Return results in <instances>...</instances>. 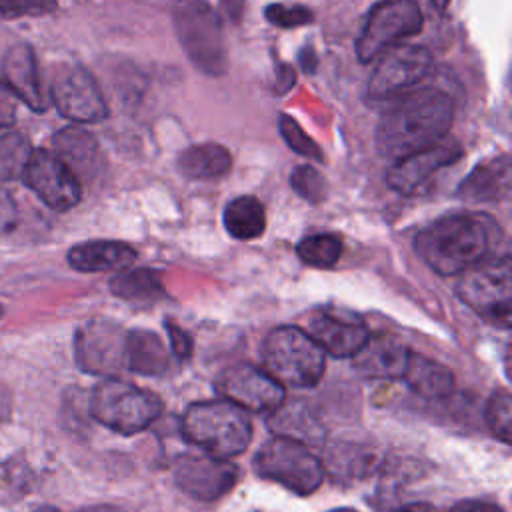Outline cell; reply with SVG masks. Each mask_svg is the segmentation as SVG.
<instances>
[{
	"instance_id": "cell-3",
	"label": "cell",
	"mask_w": 512,
	"mask_h": 512,
	"mask_svg": "<svg viewBox=\"0 0 512 512\" xmlns=\"http://www.w3.org/2000/svg\"><path fill=\"white\" fill-rule=\"evenodd\" d=\"M180 432L206 454L228 460L248 448L252 422L244 408L226 398H218L190 404L182 416Z\"/></svg>"
},
{
	"instance_id": "cell-26",
	"label": "cell",
	"mask_w": 512,
	"mask_h": 512,
	"mask_svg": "<svg viewBox=\"0 0 512 512\" xmlns=\"http://www.w3.org/2000/svg\"><path fill=\"white\" fill-rule=\"evenodd\" d=\"M226 232L238 240L258 238L266 228V212L256 196H238L222 212Z\"/></svg>"
},
{
	"instance_id": "cell-17",
	"label": "cell",
	"mask_w": 512,
	"mask_h": 512,
	"mask_svg": "<svg viewBox=\"0 0 512 512\" xmlns=\"http://www.w3.org/2000/svg\"><path fill=\"white\" fill-rule=\"evenodd\" d=\"M310 336L324 352L336 358H352L368 338V328L354 314L320 310L310 318Z\"/></svg>"
},
{
	"instance_id": "cell-25",
	"label": "cell",
	"mask_w": 512,
	"mask_h": 512,
	"mask_svg": "<svg viewBox=\"0 0 512 512\" xmlns=\"http://www.w3.org/2000/svg\"><path fill=\"white\" fill-rule=\"evenodd\" d=\"M52 144L54 154L62 158L78 178L94 174L98 164V144L86 130L64 128L54 134Z\"/></svg>"
},
{
	"instance_id": "cell-19",
	"label": "cell",
	"mask_w": 512,
	"mask_h": 512,
	"mask_svg": "<svg viewBox=\"0 0 512 512\" xmlns=\"http://www.w3.org/2000/svg\"><path fill=\"white\" fill-rule=\"evenodd\" d=\"M410 350L390 332L368 334L362 348L352 356L356 372L368 378H402Z\"/></svg>"
},
{
	"instance_id": "cell-12",
	"label": "cell",
	"mask_w": 512,
	"mask_h": 512,
	"mask_svg": "<svg viewBox=\"0 0 512 512\" xmlns=\"http://www.w3.org/2000/svg\"><path fill=\"white\" fill-rule=\"evenodd\" d=\"M222 398L250 412H274L284 404L286 390L272 374L248 362L228 366L216 380Z\"/></svg>"
},
{
	"instance_id": "cell-43",
	"label": "cell",
	"mask_w": 512,
	"mask_h": 512,
	"mask_svg": "<svg viewBox=\"0 0 512 512\" xmlns=\"http://www.w3.org/2000/svg\"><path fill=\"white\" fill-rule=\"evenodd\" d=\"M328 512H356L352 508H336V510H328Z\"/></svg>"
},
{
	"instance_id": "cell-41",
	"label": "cell",
	"mask_w": 512,
	"mask_h": 512,
	"mask_svg": "<svg viewBox=\"0 0 512 512\" xmlns=\"http://www.w3.org/2000/svg\"><path fill=\"white\" fill-rule=\"evenodd\" d=\"M432 4L440 10V12H444L446 8H448V4H450V0H432Z\"/></svg>"
},
{
	"instance_id": "cell-16",
	"label": "cell",
	"mask_w": 512,
	"mask_h": 512,
	"mask_svg": "<svg viewBox=\"0 0 512 512\" xmlns=\"http://www.w3.org/2000/svg\"><path fill=\"white\" fill-rule=\"evenodd\" d=\"M238 468L226 458L182 456L174 466L176 486L190 498L214 502L234 488Z\"/></svg>"
},
{
	"instance_id": "cell-28",
	"label": "cell",
	"mask_w": 512,
	"mask_h": 512,
	"mask_svg": "<svg viewBox=\"0 0 512 512\" xmlns=\"http://www.w3.org/2000/svg\"><path fill=\"white\" fill-rule=\"evenodd\" d=\"M342 254V242L334 234H314L306 236L296 244V256L316 268H330L338 262Z\"/></svg>"
},
{
	"instance_id": "cell-14",
	"label": "cell",
	"mask_w": 512,
	"mask_h": 512,
	"mask_svg": "<svg viewBox=\"0 0 512 512\" xmlns=\"http://www.w3.org/2000/svg\"><path fill=\"white\" fill-rule=\"evenodd\" d=\"M50 98L60 116L78 124L98 122L108 116V106L96 80L80 66L68 68L56 76Z\"/></svg>"
},
{
	"instance_id": "cell-18",
	"label": "cell",
	"mask_w": 512,
	"mask_h": 512,
	"mask_svg": "<svg viewBox=\"0 0 512 512\" xmlns=\"http://www.w3.org/2000/svg\"><path fill=\"white\" fill-rule=\"evenodd\" d=\"M2 82L30 110L42 114L48 108V96L42 90L34 52L26 44H18L4 54Z\"/></svg>"
},
{
	"instance_id": "cell-4",
	"label": "cell",
	"mask_w": 512,
	"mask_h": 512,
	"mask_svg": "<svg viewBox=\"0 0 512 512\" xmlns=\"http://www.w3.org/2000/svg\"><path fill=\"white\" fill-rule=\"evenodd\" d=\"M264 370L280 384L296 388L316 386L326 368V352L306 332L296 326L274 328L262 346Z\"/></svg>"
},
{
	"instance_id": "cell-32",
	"label": "cell",
	"mask_w": 512,
	"mask_h": 512,
	"mask_svg": "<svg viewBox=\"0 0 512 512\" xmlns=\"http://www.w3.org/2000/svg\"><path fill=\"white\" fill-rule=\"evenodd\" d=\"M278 128L284 138V142L300 156L310 158V160H322V150L318 144L302 130V126L288 114H280L278 118Z\"/></svg>"
},
{
	"instance_id": "cell-15",
	"label": "cell",
	"mask_w": 512,
	"mask_h": 512,
	"mask_svg": "<svg viewBox=\"0 0 512 512\" xmlns=\"http://www.w3.org/2000/svg\"><path fill=\"white\" fill-rule=\"evenodd\" d=\"M464 150L454 138H442L436 144L394 160L386 172V184L404 194H416L438 170L458 162Z\"/></svg>"
},
{
	"instance_id": "cell-11",
	"label": "cell",
	"mask_w": 512,
	"mask_h": 512,
	"mask_svg": "<svg viewBox=\"0 0 512 512\" xmlns=\"http://www.w3.org/2000/svg\"><path fill=\"white\" fill-rule=\"evenodd\" d=\"M24 184L52 210L64 212L82 198V182L68 164L50 150H32L22 172Z\"/></svg>"
},
{
	"instance_id": "cell-2",
	"label": "cell",
	"mask_w": 512,
	"mask_h": 512,
	"mask_svg": "<svg viewBox=\"0 0 512 512\" xmlns=\"http://www.w3.org/2000/svg\"><path fill=\"white\" fill-rule=\"evenodd\" d=\"M454 118L452 98L440 88H418L390 106L376 126V150L388 160H400L412 152L442 140Z\"/></svg>"
},
{
	"instance_id": "cell-22",
	"label": "cell",
	"mask_w": 512,
	"mask_h": 512,
	"mask_svg": "<svg viewBox=\"0 0 512 512\" xmlns=\"http://www.w3.org/2000/svg\"><path fill=\"white\" fill-rule=\"evenodd\" d=\"M170 366L168 350L152 330L126 332V370L142 376H162Z\"/></svg>"
},
{
	"instance_id": "cell-42",
	"label": "cell",
	"mask_w": 512,
	"mask_h": 512,
	"mask_svg": "<svg viewBox=\"0 0 512 512\" xmlns=\"http://www.w3.org/2000/svg\"><path fill=\"white\" fill-rule=\"evenodd\" d=\"M34 512H60V510H58V508H54V506H48V504H44V506L36 508Z\"/></svg>"
},
{
	"instance_id": "cell-36",
	"label": "cell",
	"mask_w": 512,
	"mask_h": 512,
	"mask_svg": "<svg viewBox=\"0 0 512 512\" xmlns=\"http://www.w3.org/2000/svg\"><path fill=\"white\" fill-rule=\"evenodd\" d=\"M16 118V98L0 80V126H10Z\"/></svg>"
},
{
	"instance_id": "cell-31",
	"label": "cell",
	"mask_w": 512,
	"mask_h": 512,
	"mask_svg": "<svg viewBox=\"0 0 512 512\" xmlns=\"http://www.w3.org/2000/svg\"><path fill=\"white\" fill-rule=\"evenodd\" d=\"M290 184H292L294 192L310 204L322 202L328 192L324 176L314 166H308V164H300L292 170Z\"/></svg>"
},
{
	"instance_id": "cell-10",
	"label": "cell",
	"mask_w": 512,
	"mask_h": 512,
	"mask_svg": "<svg viewBox=\"0 0 512 512\" xmlns=\"http://www.w3.org/2000/svg\"><path fill=\"white\" fill-rule=\"evenodd\" d=\"M74 354L84 372L118 376L126 370V330L116 322L94 318L76 330Z\"/></svg>"
},
{
	"instance_id": "cell-33",
	"label": "cell",
	"mask_w": 512,
	"mask_h": 512,
	"mask_svg": "<svg viewBox=\"0 0 512 512\" xmlns=\"http://www.w3.org/2000/svg\"><path fill=\"white\" fill-rule=\"evenodd\" d=\"M56 8V0H0V18L42 16Z\"/></svg>"
},
{
	"instance_id": "cell-34",
	"label": "cell",
	"mask_w": 512,
	"mask_h": 512,
	"mask_svg": "<svg viewBox=\"0 0 512 512\" xmlns=\"http://www.w3.org/2000/svg\"><path fill=\"white\" fill-rule=\"evenodd\" d=\"M266 18L278 28H296V26L308 24L312 20V12L304 6L272 4L266 8Z\"/></svg>"
},
{
	"instance_id": "cell-9",
	"label": "cell",
	"mask_w": 512,
	"mask_h": 512,
	"mask_svg": "<svg viewBox=\"0 0 512 512\" xmlns=\"http://www.w3.org/2000/svg\"><path fill=\"white\" fill-rule=\"evenodd\" d=\"M424 18L414 0H382L374 4L356 38V56L368 64L402 38L422 30Z\"/></svg>"
},
{
	"instance_id": "cell-35",
	"label": "cell",
	"mask_w": 512,
	"mask_h": 512,
	"mask_svg": "<svg viewBox=\"0 0 512 512\" xmlns=\"http://www.w3.org/2000/svg\"><path fill=\"white\" fill-rule=\"evenodd\" d=\"M166 330H168V338H170L172 352L176 354V358H180V360L190 358L192 356V338L188 336V332L170 320H166Z\"/></svg>"
},
{
	"instance_id": "cell-39",
	"label": "cell",
	"mask_w": 512,
	"mask_h": 512,
	"mask_svg": "<svg viewBox=\"0 0 512 512\" xmlns=\"http://www.w3.org/2000/svg\"><path fill=\"white\" fill-rule=\"evenodd\" d=\"M10 216H12L10 202L4 194H0V230H4L10 224Z\"/></svg>"
},
{
	"instance_id": "cell-5",
	"label": "cell",
	"mask_w": 512,
	"mask_h": 512,
	"mask_svg": "<svg viewBox=\"0 0 512 512\" xmlns=\"http://www.w3.org/2000/svg\"><path fill=\"white\" fill-rule=\"evenodd\" d=\"M162 412V400L116 376L102 378L90 394V414L102 426L130 436L146 430Z\"/></svg>"
},
{
	"instance_id": "cell-40",
	"label": "cell",
	"mask_w": 512,
	"mask_h": 512,
	"mask_svg": "<svg viewBox=\"0 0 512 512\" xmlns=\"http://www.w3.org/2000/svg\"><path fill=\"white\" fill-rule=\"evenodd\" d=\"M396 512H436V510L432 506H428V504L418 502V504H406V506L398 508Z\"/></svg>"
},
{
	"instance_id": "cell-7",
	"label": "cell",
	"mask_w": 512,
	"mask_h": 512,
	"mask_svg": "<svg viewBox=\"0 0 512 512\" xmlns=\"http://www.w3.org/2000/svg\"><path fill=\"white\" fill-rule=\"evenodd\" d=\"M172 22L188 60L204 74L222 76L226 72V48L216 10L204 0H178Z\"/></svg>"
},
{
	"instance_id": "cell-13",
	"label": "cell",
	"mask_w": 512,
	"mask_h": 512,
	"mask_svg": "<svg viewBox=\"0 0 512 512\" xmlns=\"http://www.w3.org/2000/svg\"><path fill=\"white\" fill-rule=\"evenodd\" d=\"M366 92L370 98H392L408 92L432 70V54L422 46H392L380 54Z\"/></svg>"
},
{
	"instance_id": "cell-27",
	"label": "cell",
	"mask_w": 512,
	"mask_h": 512,
	"mask_svg": "<svg viewBox=\"0 0 512 512\" xmlns=\"http://www.w3.org/2000/svg\"><path fill=\"white\" fill-rule=\"evenodd\" d=\"M110 292L122 300L136 304H152L166 296L160 274L148 268L120 270L110 280Z\"/></svg>"
},
{
	"instance_id": "cell-38",
	"label": "cell",
	"mask_w": 512,
	"mask_h": 512,
	"mask_svg": "<svg viewBox=\"0 0 512 512\" xmlns=\"http://www.w3.org/2000/svg\"><path fill=\"white\" fill-rule=\"evenodd\" d=\"M12 414V396L6 386L0 384V422L8 420Z\"/></svg>"
},
{
	"instance_id": "cell-6",
	"label": "cell",
	"mask_w": 512,
	"mask_h": 512,
	"mask_svg": "<svg viewBox=\"0 0 512 512\" xmlns=\"http://www.w3.org/2000/svg\"><path fill=\"white\" fill-rule=\"evenodd\" d=\"M460 300L484 320L510 328L512 324V258L492 254L460 274Z\"/></svg>"
},
{
	"instance_id": "cell-44",
	"label": "cell",
	"mask_w": 512,
	"mask_h": 512,
	"mask_svg": "<svg viewBox=\"0 0 512 512\" xmlns=\"http://www.w3.org/2000/svg\"><path fill=\"white\" fill-rule=\"evenodd\" d=\"M0 316H2V308H0Z\"/></svg>"
},
{
	"instance_id": "cell-37",
	"label": "cell",
	"mask_w": 512,
	"mask_h": 512,
	"mask_svg": "<svg viewBox=\"0 0 512 512\" xmlns=\"http://www.w3.org/2000/svg\"><path fill=\"white\" fill-rule=\"evenodd\" d=\"M448 512H504L500 506L484 500H464L454 504Z\"/></svg>"
},
{
	"instance_id": "cell-1",
	"label": "cell",
	"mask_w": 512,
	"mask_h": 512,
	"mask_svg": "<svg viewBox=\"0 0 512 512\" xmlns=\"http://www.w3.org/2000/svg\"><path fill=\"white\" fill-rule=\"evenodd\" d=\"M502 242L500 224L482 212L442 216L414 238L418 256L440 276H456L496 254Z\"/></svg>"
},
{
	"instance_id": "cell-30",
	"label": "cell",
	"mask_w": 512,
	"mask_h": 512,
	"mask_svg": "<svg viewBox=\"0 0 512 512\" xmlns=\"http://www.w3.org/2000/svg\"><path fill=\"white\" fill-rule=\"evenodd\" d=\"M486 424L504 444L512 442V398L506 390H496L486 404Z\"/></svg>"
},
{
	"instance_id": "cell-21",
	"label": "cell",
	"mask_w": 512,
	"mask_h": 512,
	"mask_svg": "<svg viewBox=\"0 0 512 512\" xmlns=\"http://www.w3.org/2000/svg\"><path fill=\"white\" fill-rule=\"evenodd\" d=\"M136 250L118 240H88L68 250V264L78 272L126 270L136 260Z\"/></svg>"
},
{
	"instance_id": "cell-8",
	"label": "cell",
	"mask_w": 512,
	"mask_h": 512,
	"mask_svg": "<svg viewBox=\"0 0 512 512\" xmlns=\"http://www.w3.org/2000/svg\"><path fill=\"white\" fill-rule=\"evenodd\" d=\"M254 470L260 478L278 482L298 496L316 492L324 480V466L310 448L282 434L272 436L258 448Z\"/></svg>"
},
{
	"instance_id": "cell-29",
	"label": "cell",
	"mask_w": 512,
	"mask_h": 512,
	"mask_svg": "<svg viewBox=\"0 0 512 512\" xmlns=\"http://www.w3.org/2000/svg\"><path fill=\"white\" fill-rule=\"evenodd\" d=\"M30 152L32 148L22 134H16V132L0 134V180L22 178Z\"/></svg>"
},
{
	"instance_id": "cell-24",
	"label": "cell",
	"mask_w": 512,
	"mask_h": 512,
	"mask_svg": "<svg viewBox=\"0 0 512 512\" xmlns=\"http://www.w3.org/2000/svg\"><path fill=\"white\" fill-rule=\"evenodd\" d=\"M182 176L190 180H214L230 172L232 154L216 142H202L186 148L176 162Z\"/></svg>"
},
{
	"instance_id": "cell-20",
	"label": "cell",
	"mask_w": 512,
	"mask_h": 512,
	"mask_svg": "<svg viewBox=\"0 0 512 512\" xmlns=\"http://www.w3.org/2000/svg\"><path fill=\"white\" fill-rule=\"evenodd\" d=\"M510 156L502 154L478 166L460 182L456 194L466 202H500L510 194Z\"/></svg>"
},
{
	"instance_id": "cell-23",
	"label": "cell",
	"mask_w": 512,
	"mask_h": 512,
	"mask_svg": "<svg viewBox=\"0 0 512 512\" xmlns=\"http://www.w3.org/2000/svg\"><path fill=\"white\" fill-rule=\"evenodd\" d=\"M402 378L416 394L430 400L450 396L456 384L454 374L446 366L414 352L408 354V362Z\"/></svg>"
}]
</instances>
